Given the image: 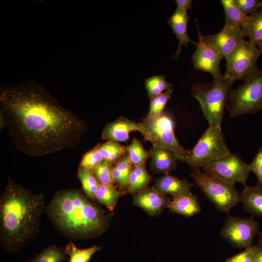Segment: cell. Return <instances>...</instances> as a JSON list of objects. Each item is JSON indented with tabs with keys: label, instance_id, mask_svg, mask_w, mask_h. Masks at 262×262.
I'll return each mask as SVG.
<instances>
[{
	"label": "cell",
	"instance_id": "cell-1",
	"mask_svg": "<svg viewBox=\"0 0 262 262\" xmlns=\"http://www.w3.org/2000/svg\"><path fill=\"white\" fill-rule=\"evenodd\" d=\"M1 120L16 148L41 156L76 147L81 140L84 121L42 91L9 89L1 95Z\"/></svg>",
	"mask_w": 262,
	"mask_h": 262
},
{
	"label": "cell",
	"instance_id": "cell-2",
	"mask_svg": "<svg viewBox=\"0 0 262 262\" xmlns=\"http://www.w3.org/2000/svg\"><path fill=\"white\" fill-rule=\"evenodd\" d=\"M44 208L43 195L33 194L9 178L0 197V237L5 250H17L36 236Z\"/></svg>",
	"mask_w": 262,
	"mask_h": 262
},
{
	"label": "cell",
	"instance_id": "cell-3",
	"mask_svg": "<svg viewBox=\"0 0 262 262\" xmlns=\"http://www.w3.org/2000/svg\"><path fill=\"white\" fill-rule=\"evenodd\" d=\"M78 189L58 191L46 208L52 224L61 233L75 239L99 236L107 229L110 217Z\"/></svg>",
	"mask_w": 262,
	"mask_h": 262
},
{
	"label": "cell",
	"instance_id": "cell-4",
	"mask_svg": "<svg viewBox=\"0 0 262 262\" xmlns=\"http://www.w3.org/2000/svg\"><path fill=\"white\" fill-rule=\"evenodd\" d=\"M234 82L224 75L207 84H196L192 94L197 100L211 126L221 127L224 112Z\"/></svg>",
	"mask_w": 262,
	"mask_h": 262
},
{
	"label": "cell",
	"instance_id": "cell-5",
	"mask_svg": "<svg viewBox=\"0 0 262 262\" xmlns=\"http://www.w3.org/2000/svg\"><path fill=\"white\" fill-rule=\"evenodd\" d=\"M230 153L225 140L221 127L209 125L194 147L188 150L184 162L196 170Z\"/></svg>",
	"mask_w": 262,
	"mask_h": 262
},
{
	"label": "cell",
	"instance_id": "cell-6",
	"mask_svg": "<svg viewBox=\"0 0 262 262\" xmlns=\"http://www.w3.org/2000/svg\"><path fill=\"white\" fill-rule=\"evenodd\" d=\"M227 109L231 117L262 109V69H257L229 95Z\"/></svg>",
	"mask_w": 262,
	"mask_h": 262
},
{
	"label": "cell",
	"instance_id": "cell-7",
	"mask_svg": "<svg viewBox=\"0 0 262 262\" xmlns=\"http://www.w3.org/2000/svg\"><path fill=\"white\" fill-rule=\"evenodd\" d=\"M191 177L219 212L228 213L240 202V193L234 184L202 172L200 169L194 170Z\"/></svg>",
	"mask_w": 262,
	"mask_h": 262
},
{
	"label": "cell",
	"instance_id": "cell-8",
	"mask_svg": "<svg viewBox=\"0 0 262 262\" xmlns=\"http://www.w3.org/2000/svg\"><path fill=\"white\" fill-rule=\"evenodd\" d=\"M142 123L148 133L147 140L171 151L178 161H185L188 150L183 148L177 139L174 132V123L170 115L163 113L157 116H146Z\"/></svg>",
	"mask_w": 262,
	"mask_h": 262
},
{
	"label": "cell",
	"instance_id": "cell-9",
	"mask_svg": "<svg viewBox=\"0 0 262 262\" xmlns=\"http://www.w3.org/2000/svg\"><path fill=\"white\" fill-rule=\"evenodd\" d=\"M260 56L256 45L243 40L226 59L224 75L233 82L245 81L258 69L257 62Z\"/></svg>",
	"mask_w": 262,
	"mask_h": 262
},
{
	"label": "cell",
	"instance_id": "cell-10",
	"mask_svg": "<svg viewBox=\"0 0 262 262\" xmlns=\"http://www.w3.org/2000/svg\"><path fill=\"white\" fill-rule=\"evenodd\" d=\"M203 172L234 184L246 185L250 172L247 164L237 154L230 153L228 155L213 161L202 167Z\"/></svg>",
	"mask_w": 262,
	"mask_h": 262
},
{
	"label": "cell",
	"instance_id": "cell-11",
	"mask_svg": "<svg viewBox=\"0 0 262 262\" xmlns=\"http://www.w3.org/2000/svg\"><path fill=\"white\" fill-rule=\"evenodd\" d=\"M258 230V225L252 219L229 216L221 234L234 246L246 248L250 246Z\"/></svg>",
	"mask_w": 262,
	"mask_h": 262
},
{
	"label": "cell",
	"instance_id": "cell-12",
	"mask_svg": "<svg viewBox=\"0 0 262 262\" xmlns=\"http://www.w3.org/2000/svg\"><path fill=\"white\" fill-rule=\"evenodd\" d=\"M196 23L198 42L191 57L193 67L197 70L210 73L213 78L220 77L223 75L220 70V64L223 57L218 50L204 41L196 19Z\"/></svg>",
	"mask_w": 262,
	"mask_h": 262
},
{
	"label": "cell",
	"instance_id": "cell-13",
	"mask_svg": "<svg viewBox=\"0 0 262 262\" xmlns=\"http://www.w3.org/2000/svg\"><path fill=\"white\" fill-rule=\"evenodd\" d=\"M132 131H139L147 140L148 133L145 125L124 116L108 123L103 129L102 138L107 141L126 142L129 139V134Z\"/></svg>",
	"mask_w": 262,
	"mask_h": 262
},
{
	"label": "cell",
	"instance_id": "cell-14",
	"mask_svg": "<svg viewBox=\"0 0 262 262\" xmlns=\"http://www.w3.org/2000/svg\"><path fill=\"white\" fill-rule=\"evenodd\" d=\"M203 38L206 43L218 50L226 59L245 37L242 29L224 26L219 32L203 36Z\"/></svg>",
	"mask_w": 262,
	"mask_h": 262
},
{
	"label": "cell",
	"instance_id": "cell-15",
	"mask_svg": "<svg viewBox=\"0 0 262 262\" xmlns=\"http://www.w3.org/2000/svg\"><path fill=\"white\" fill-rule=\"evenodd\" d=\"M153 188H148L135 194L134 203L151 216L160 214L167 208L169 199Z\"/></svg>",
	"mask_w": 262,
	"mask_h": 262
},
{
	"label": "cell",
	"instance_id": "cell-16",
	"mask_svg": "<svg viewBox=\"0 0 262 262\" xmlns=\"http://www.w3.org/2000/svg\"><path fill=\"white\" fill-rule=\"evenodd\" d=\"M189 17L186 11L177 8L176 10L168 20V24L172 29L179 41L178 49L172 58L177 59L179 57L182 46L187 47L188 43L196 44L189 36L187 33V24Z\"/></svg>",
	"mask_w": 262,
	"mask_h": 262
},
{
	"label": "cell",
	"instance_id": "cell-17",
	"mask_svg": "<svg viewBox=\"0 0 262 262\" xmlns=\"http://www.w3.org/2000/svg\"><path fill=\"white\" fill-rule=\"evenodd\" d=\"M151 170L155 173H169L176 169L178 161L175 155L169 150L155 145L149 150Z\"/></svg>",
	"mask_w": 262,
	"mask_h": 262
},
{
	"label": "cell",
	"instance_id": "cell-18",
	"mask_svg": "<svg viewBox=\"0 0 262 262\" xmlns=\"http://www.w3.org/2000/svg\"><path fill=\"white\" fill-rule=\"evenodd\" d=\"M193 184L186 179L180 180L175 176L165 174L157 179L153 188L159 193L174 196L192 194L191 189Z\"/></svg>",
	"mask_w": 262,
	"mask_h": 262
},
{
	"label": "cell",
	"instance_id": "cell-19",
	"mask_svg": "<svg viewBox=\"0 0 262 262\" xmlns=\"http://www.w3.org/2000/svg\"><path fill=\"white\" fill-rule=\"evenodd\" d=\"M167 208L174 213L186 217L194 216L201 211L197 196L193 194L173 196Z\"/></svg>",
	"mask_w": 262,
	"mask_h": 262
},
{
	"label": "cell",
	"instance_id": "cell-20",
	"mask_svg": "<svg viewBox=\"0 0 262 262\" xmlns=\"http://www.w3.org/2000/svg\"><path fill=\"white\" fill-rule=\"evenodd\" d=\"M240 202L247 212L262 216V189L259 184L254 186L245 185L240 193Z\"/></svg>",
	"mask_w": 262,
	"mask_h": 262
},
{
	"label": "cell",
	"instance_id": "cell-21",
	"mask_svg": "<svg viewBox=\"0 0 262 262\" xmlns=\"http://www.w3.org/2000/svg\"><path fill=\"white\" fill-rule=\"evenodd\" d=\"M151 180L152 177L147 169L146 163L132 166L126 193L135 194L141 191L147 187Z\"/></svg>",
	"mask_w": 262,
	"mask_h": 262
},
{
	"label": "cell",
	"instance_id": "cell-22",
	"mask_svg": "<svg viewBox=\"0 0 262 262\" xmlns=\"http://www.w3.org/2000/svg\"><path fill=\"white\" fill-rule=\"evenodd\" d=\"M132 166L127 153L113 165V179L117 184L119 190L124 193H126L129 185Z\"/></svg>",
	"mask_w": 262,
	"mask_h": 262
},
{
	"label": "cell",
	"instance_id": "cell-23",
	"mask_svg": "<svg viewBox=\"0 0 262 262\" xmlns=\"http://www.w3.org/2000/svg\"><path fill=\"white\" fill-rule=\"evenodd\" d=\"M225 13V25L242 29L249 16L244 14L237 6L234 0H221Z\"/></svg>",
	"mask_w": 262,
	"mask_h": 262
},
{
	"label": "cell",
	"instance_id": "cell-24",
	"mask_svg": "<svg viewBox=\"0 0 262 262\" xmlns=\"http://www.w3.org/2000/svg\"><path fill=\"white\" fill-rule=\"evenodd\" d=\"M123 194L125 193L118 190L114 185L100 184L95 195L94 200L97 201L112 211Z\"/></svg>",
	"mask_w": 262,
	"mask_h": 262
},
{
	"label": "cell",
	"instance_id": "cell-25",
	"mask_svg": "<svg viewBox=\"0 0 262 262\" xmlns=\"http://www.w3.org/2000/svg\"><path fill=\"white\" fill-rule=\"evenodd\" d=\"M242 30L245 38L248 37L250 43L256 45L262 40V11L249 16Z\"/></svg>",
	"mask_w": 262,
	"mask_h": 262
},
{
	"label": "cell",
	"instance_id": "cell-26",
	"mask_svg": "<svg viewBox=\"0 0 262 262\" xmlns=\"http://www.w3.org/2000/svg\"><path fill=\"white\" fill-rule=\"evenodd\" d=\"M96 147L102 155L104 161L113 164L126 154L125 147L115 141L108 140L98 144Z\"/></svg>",
	"mask_w": 262,
	"mask_h": 262
},
{
	"label": "cell",
	"instance_id": "cell-27",
	"mask_svg": "<svg viewBox=\"0 0 262 262\" xmlns=\"http://www.w3.org/2000/svg\"><path fill=\"white\" fill-rule=\"evenodd\" d=\"M125 149L132 166L146 163L150 157L149 152L144 148L141 142L135 137H133L131 144L125 147Z\"/></svg>",
	"mask_w": 262,
	"mask_h": 262
},
{
	"label": "cell",
	"instance_id": "cell-28",
	"mask_svg": "<svg viewBox=\"0 0 262 262\" xmlns=\"http://www.w3.org/2000/svg\"><path fill=\"white\" fill-rule=\"evenodd\" d=\"M100 249L101 247L97 245L81 249L70 242L66 245L65 251L69 257V262H89L93 255Z\"/></svg>",
	"mask_w": 262,
	"mask_h": 262
},
{
	"label": "cell",
	"instance_id": "cell-29",
	"mask_svg": "<svg viewBox=\"0 0 262 262\" xmlns=\"http://www.w3.org/2000/svg\"><path fill=\"white\" fill-rule=\"evenodd\" d=\"M145 87L149 98L172 88L173 84L165 80V75H155L145 80Z\"/></svg>",
	"mask_w": 262,
	"mask_h": 262
},
{
	"label": "cell",
	"instance_id": "cell-30",
	"mask_svg": "<svg viewBox=\"0 0 262 262\" xmlns=\"http://www.w3.org/2000/svg\"><path fill=\"white\" fill-rule=\"evenodd\" d=\"M78 176L86 196L88 198L94 200L95 195L100 183L96 178L93 172L79 168Z\"/></svg>",
	"mask_w": 262,
	"mask_h": 262
},
{
	"label": "cell",
	"instance_id": "cell-31",
	"mask_svg": "<svg viewBox=\"0 0 262 262\" xmlns=\"http://www.w3.org/2000/svg\"><path fill=\"white\" fill-rule=\"evenodd\" d=\"M66 256L65 249L52 245L45 248L31 261L32 262H62L65 260Z\"/></svg>",
	"mask_w": 262,
	"mask_h": 262
},
{
	"label": "cell",
	"instance_id": "cell-32",
	"mask_svg": "<svg viewBox=\"0 0 262 262\" xmlns=\"http://www.w3.org/2000/svg\"><path fill=\"white\" fill-rule=\"evenodd\" d=\"M173 89L167 90L160 95L149 98V110L147 116L154 117L163 114V111L170 99Z\"/></svg>",
	"mask_w": 262,
	"mask_h": 262
},
{
	"label": "cell",
	"instance_id": "cell-33",
	"mask_svg": "<svg viewBox=\"0 0 262 262\" xmlns=\"http://www.w3.org/2000/svg\"><path fill=\"white\" fill-rule=\"evenodd\" d=\"M113 164L103 161L93 170L94 174L100 184L114 185L112 177Z\"/></svg>",
	"mask_w": 262,
	"mask_h": 262
},
{
	"label": "cell",
	"instance_id": "cell-34",
	"mask_svg": "<svg viewBox=\"0 0 262 262\" xmlns=\"http://www.w3.org/2000/svg\"><path fill=\"white\" fill-rule=\"evenodd\" d=\"M103 161L102 155L95 147L83 155L79 168L93 171Z\"/></svg>",
	"mask_w": 262,
	"mask_h": 262
},
{
	"label": "cell",
	"instance_id": "cell-35",
	"mask_svg": "<svg viewBox=\"0 0 262 262\" xmlns=\"http://www.w3.org/2000/svg\"><path fill=\"white\" fill-rule=\"evenodd\" d=\"M239 9L245 15L250 16L261 9V0H234Z\"/></svg>",
	"mask_w": 262,
	"mask_h": 262
},
{
	"label": "cell",
	"instance_id": "cell-36",
	"mask_svg": "<svg viewBox=\"0 0 262 262\" xmlns=\"http://www.w3.org/2000/svg\"><path fill=\"white\" fill-rule=\"evenodd\" d=\"M249 166L250 171H252L257 176L258 184L262 183V147L257 153Z\"/></svg>",
	"mask_w": 262,
	"mask_h": 262
},
{
	"label": "cell",
	"instance_id": "cell-37",
	"mask_svg": "<svg viewBox=\"0 0 262 262\" xmlns=\"http://www.w3.org/2000/svg\"><path fill=\"white\" fill-rule=\"evenodd\" d=\"M255 247L249 246L246 250L228 259L226 262H253Z\"/></svg>",
	"mask_w": 262,
	"mask_h": 262
},
{
	"label": "cell",
	"instance_id": "cell-38",
	"mask_svg": "<svg viewBox=\"0 0 262 262\" xmlns=\"http://www.w3.org/2000/svg\"><path fill=\"white\" fill-rule=\"evenodd\" d=\"M177 8H180L187 11L192 7L193 1L191 0H175Z\"/></svg>",
	"mask_w": 262,
	"mask_h": 262
},
{
	"label": "cell",
	"instance_id": "cell-39",
	"mask_svg": "<svg viewBox=\"0 0 262 262\" xmlns=\"http://www.w3.org/2000/svg\"><path fill=\"white\" fill-rule=\"evenodd\" d=\"M253 262H262V248L255 247L254 255Z\"/></svg>",
	"mask_w": 262,
	"mask_h": 262
},
{
	"label": "cell",
	"instance_id": "cell-40",
	"mask_svg": "<svg viewBox=\"0 0 262 262\" xmlns=\"http://www.w3.org/2000/svg\"><path fill=\"white\" fill-rule=\"evenodd\" d=\"M256 47L258 49V50L259 52L260 55H262V40H261L257 44Z\"/></svg>",
	"mask_w": 262,
	"mask_h": 262
},
{
	"label": "cell",
	"instance_id": "cell-41",
	"mask_svg": "<svg viewBox=\"0 0 262 262\" xmlns=\"http://www.w3.org/2000/svg\"><path fill=\"white\" fill-rule=\"evenodd\" d=\"M261 2H262V4H261V7L260 11H262V0H261Z\"/></svg>",
	"mask_w": 262,
	"mask_h": 262
},
{
	"label": "cell",
	"instance_id": "cell-42",
	"mask_svg": "<svg viewBox=\"0 0 262 262\" xmlns=\"http://www.w3.org/2000/svg\"><path fill=\"white\" fill-rule=\"evenodd\" d=\"M259 185L260 186L261 188L262 189V183H261V184H259Z\"/></svg>",
	"mask_w": 262,
	"mask_h": 262
},
{
	"label": "cell",
	"instance_id": "cell-43",
	"mask_svg": "<svg viewBox=\"0 0 262 262\" xmlns=\"http://www.w3.org/2000/svg\"><path fill=\"white\" fill-rule=\"evenodd\" d=\"M32 262L31 261H28V262Z\"/></svg>",
	"mask_w": 262,
	"mask_h": 262
}]
</instances>
